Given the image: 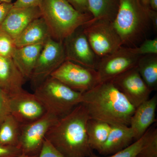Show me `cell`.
<instances>
[{"label":"cell","mask_w":157,"mask_h":157,"mask_svg":"<svg viewBox=\"0 0 157 157\" xmlns=\"http://www.w3.org/2000/svg\"><path fill=\"white\" fill-rule=\"evenodd\" d=\"M82 104L90 118L110 125L129 126L136 108L111 81L100 82L82 94Z\"/></svg>","instance_id":"1"},{"label":"cell","mask_w":157,"mask_h":157,"mask_svg":"<svg viewBox=\"0 0 157 157\" xmlns=\"http://www.w3.org/2000/svg\"><path fill=\"white\" fill-rule=\"evenodd\" d=\"M90 118L82 103L67 115L59 119L45 138L64 157H89L93 152L86 132Z\"/></svg>","instance_id":"2"},{"label":"cell","mask_w":157,"mask_h":157,"mask_svg":"<svg viewBox=\"0 0 157 157\" xmlns=\"http://www.w3.org/2000/svg\"><path fill=\"white\" fill-rule=\"evenodd\" d=\"M148 0H120L113 25L122 45L137 48L146 39L151 21Z\"/></svg>","instance_id":"3"},{"label":"cell","mask_w":157,"mask_h":157,"mask_svg":"<svg viewBox=\"0 0 157 157\" xmlns=\"http://www.w3.org/2000/svg\"><path fill=\"white\" fill-rule=\"evenodd\" d=\"M39 8L51 37L58 42H63L93 18L90 13L77 11L67 0H43Z\"/></svg>","instance_id":"4"},{"label":"cell","mask_w":157,"mask_h":157,"mask_svg":"<svg viewBox=\"0 0 157 157\" xmlns=\"http://www.w3.org/2000/svg\"><path fill=\"white\" fill-rule=\"evenodd\" d=\"M35 88L34 94L47 112L59 119L67 115L82 103V93L71 89L51 76Z\"/></svg>","instance_id":"5"},{"label":"cell","mask_w":157,"mask_h":157,"mask_svg":"<svg viewBox=\"0 0 157 157\" xmlns=\"http://www.w3.org/2000/svg\"><path fill=\"white\" fill-rule=\"evenodd\" d=\"M83 27V30L94 53L100 59L113 53L123 46L111 21L92 19Z\"/></svg>","instance_id":"6"},{"label":"cell","mask_w":157,"mask_h":157,"mask_svg":"<svg viewBox=\"0 0 157 157\" xmlns=\"http://www.w3.org/2000/svg\"><path fill=\"white\" fill-rule=\"evenodd\" d=\"M50 76L71 89L82 94L91 90L101 82L95 69L69 60L65 61Z\"/></svg>","instance_id":"7"},{"label":"cell","mask_w":157,"mask_h":157,"mask_svg":"<svg viewBox=\"0 0 157 157\" xmlns=\"http://www.w3.org/2000/svg\"><path fill=\"white\" fill-rule=\"evenodd\" d=\"M58 120L55 116L47 113L36 121L21 124L18 147L22 154L39 155L46 134Z\"/></svg>","instance_id":"8"},{"label":"cell","mask_w":157,"mask_h":157,"mask_svg":"<svg viewBox=\"0 0 157 157\" xmlns=\"http://www.w3.org/2000/svg\"><path fill=\"white\" fill-rule=\"evenodd\" d=\"M140 56L136 48L122 46L113 53L100 59L96 70L101 82L111 81L135 67Z\"/></svg>","instance_id":"9"},{"label":"cell","mask_w":157,"mask_h":157,"mask_svg":"<svg viewBox=\"0 0 157 157\" xmlns=\"http://www.w3.org/2000/svg\"><path fill=\"white\" fill-rule=\"evenodd\" d=\"M66 60L63 42L48 38L44 43L31 76L34 87L50 76Z\"/></svg>","instance_id":"10"},{"label":"cell","mask_w":157,"mask_h":157,"mask_svg":"<svg viewBox=\"0 0 157 157\" xmlns=\"http://www.w3.org/2000/svg\"><path fill=\"white\" fill-rule=\"evenodd\" d=\"M9 98V113L21 124L36 121L48 113L35 94L24 89Z\"/></svg>","instance_id":"11"},{"label":"cell","mask_w":157,"mask_h":157,"mask_svg":"<svg viewBox=\"0 0 157 157\" xmlns=\"http://www.w3.org/2000/svg\"><path fill=\"white\" fill-rule=\"evenodd\" d=\"M63 43L66 60L96 70L100 59L91 47L82 26L67 37Z\"/></svg>","instance_id":"12"},{"label":"cell","mask_w":157,"mask_h":157,"mask_svg":"<svg viewBox=\"0 0 157 157\" xmlns=\"http://www.w3.org/2000/svg\"><path fill=\"white\" fill-rule=\"evenodd\" d=\"M111 81L135 108L149 99L152 92L140 76L137 66Z\"/></svg>","instance_id":"13"},{"label":"cell","mask_w":157,"mask_h":157,"mask_svg":"<svg viewBox=\"0 0 157 157\" xmlns=\"http://www.w3.org/2000/svg\"><path fill=\"white\" fill-rule=\"evenodd\" d=\"M42 17L39 7L26 8L13 7L4 20L0 28L15 39L34 20Z\"/></svg>","instance_id":"14"},{"label":"cell","mask_w":157,"mask_h":157,"mask_svg":"<svg viewBox=\"0 0 157 157\" xmlns=\"http://www.w3.org/2000/svg\"><path fill=\"white\" fill-rule=\"evenodd\" d=\"M157 106V96L155 95L136 107L129 125L134 134L135 141L141 138L151 126L156 121Z\"/></svg>","instance_id":"15"},{"label":"cell","mask_w":157,"mask_h":157,"mask_svg":"<svg viewBox=\"0 0 157 157\" xmlns=\"http://www.w3.org/2000/svg\"><path fill=\"white\" fill-rule=\"evenodd\" d=\"M25 79L11 58L0 56V89L8 95L23 89Z\"/></svg>","instance_id":"16"},{"label":"cell","mask_w":157,"mask_h":157,"mask_svg":"<svg viewBox=\"0 0 157 157\" xmlns=\"http://www.w3.org/2000/svg\"><path fill=\"white\" fill-rule=\"evenodd\" d=\"M134 140L132 129L129 126L117 124L111 125L106 142L99 154L108 156L126 148Z\"/></svg>","instance_id":"17"},{"label":"cell","mask_w":157,"mask_h":157,"mask_svg":"<svg viewBox=\"0 0 157 157\" xmlns=\"http://www.w3.org/2000/svg\"><path fill=\"white\" fill-rule=\"evenodd\" d=\"M50 37L48 26L41 17L32 21L14 39V43L17 48L44 44Z\"/></svg>","instance_id":"18"},{"label":"cell","mask_w":157,"mask_h":157,"mask_svg":"<svg viewBox=\"0 0 157 157\" xmlns=\"http://www.w3.org/2000/svg\"><path fill=\"white\" fill-rule=\"evenodd\" d=\"M44 44L17 48L14 51L12 57V60L25 80L30 79Z\"/></svg>","instance_id":"19"},{"label":"cell","mask_w":157,"mask_h":157,"mask_svg":"<svg viewBox=\"0 0 157 157\" xmlns=\"http://www.w3.org/2000/svg\"><path fill=\"white\" fill-rule=\"evenodd\" d=\"M109 124L90 118L86 124V132L90 147L98 152L101 150L107 140L110 132Z\"/></svg>","instance_id":"20"},{"label":"cell","mask_w":157,"mask_h":157,"mask_svg":"<svg viewBox=\"0 0 157 157\" xmlns=\"http://www.w3.org/2000/svg\"><path fill=\"white\" fill-rule=\"evenodd\" d=\"M120 0H88L93 19H104L113 22L119 8Z\"/></svg>","instance_id":"21"},{"label":"cell","mask_w":157,"mask_h":157,"mask_svg":"<svg viewBox=\"0 0 157 157\" xmlns=\"http://www.w3.org/2000/svg\"><path fill=\"white\" fill-rule=\"evenodd\" d=\"M137 68L141 78L152 91L157 89V54L141 56Z\"/></svg>","instance_id":"22"},{"label":"cell","mask_w":157,"mask_h":157,"mask_svg":"<svg viewBox=\"0 0 157 157\" xmlns=\"http://www.w3.org/2000/svg\"><path fill=\"white\" fill-rule=\"evenodd\" d=\"M21 124L11 114L7 115L0 124V142L6 145L18 147Z\"/></svg>","instance_id":"23"},{"label":"cell","mask_w":157,"mask_h":157,"mask_svg":"<svg viewBox=\"0 0 157 157\" xmlns=\"http://www.w3.org/2000/svg\"><path fill=\"white\" fill-rule=\"evenodd\" d=\"M136 157H157L156 128H149L145 132L143 144Z\"/></svg>","instance_id":"24"},{"label":"cell","mask_w":157,"mask_h":157,"mask_svg":"<svg viewBox=\"0 0 157 157\" xmlns=\"http://www.w3.org/2000/svg\"><path fill=\"white\" fill-rule=\"evenodd\" d=\"M16 48L14 39L0 28V56L12 58Z\"/></svg>","instance_id":"25"},{"label":"cell","mask_w":157,"mask_h":157,"mask_svg":"<svg viewBox=\"0 0 157 157\" xmlns=\"http://www.w3.org/2000/svg\"><path fill=\"white\" fill-rule=\"evenodd\" d=\"M144 139V135L126 148L107 156H100L92 152L89 157H136L143 144Z\"/></svg>","instance_id":"26"},{"label":"cell","mask_w":157,"mask_h":157,"mask_svg":"<svg viewBox=\"0 0 157 157\" xmlns=\"http://www.w3.org/2000/svg\"><path fill=\"white\" fill-rule=\"evenodd\" d=\"M136 48L140 56L157 54V38L144 39Z\"/></svg>","instance_id":"27"},{"label":"cell","mask_w":157,"mask_h":157,"mask_svg":"<svg viewBox=\"0 0 157 157\" xmlns=\"http://www.w3.org/2000/svg\"><path fill=\"white\" fill-rule=\"evenodd\" d=\"M38 157H64L45 138Z\"/></svg>","instance_id":"28"},{"label":"cell","mask_w":157,"mask_h":157,"mask_svg":"<svg viewBox=\"0 0 157 157\" xmlns=\"http://www.w3.org/2000/svg\"><path fill=\"white\" fill-rule=\"evenodd\" d=\"M22 155L18 147L6 145L0 142V157H18Z\"/></svg>","instance_id":"29"},{"label":"cell","mask_w":157,"mask_h":157,"mask_svg":"<svg viewBox=\"0 0 157 157\" xmlns=\"http://www.w3.org/2000/svg\"><path fill=\"white\" fill-rule=\"evenodd\" d=\"M9 114V95L0 89V124Z\"/></svg>","instance_id":"30"},{"label":"cell","mask_w":157,"mask_h":157,"mask_svg":"<svg viewBox=\"0 0 157 157\" xmlns=\"http://www.w3.org/2000/svg\"><path fill=\"white\" fill-rule=\"evenodd\" d=\"M77 11L82 13H90L88 0H67Z\"/></svg>","instance_id":"31"},{"label":"cell","mask_w":157,"mask_h":157,"mask_svg":"<svg viewBox=\"0 0 157 157\" xmlns=\"http://www.w3.org/2000/svg\"><path fill=\"white\" fill-rule=\"evenodd\" d=\"M43 0H17L13 3V7L26 8L39 7Z\"/></svg>","instance_id":"32"},{"label":"cell","mask_w":157,"mask_h":157,"mask_svg":"<svg viewBox=\"0 0 157 157\" xmlns=\"http://www.w3.org/2000/svg\"><path fill=\"white\" fill-rule=\"evenodd\" d=\"M13 7V3L0 2V27L10 10Z\"/></svg>","instance_id":"33"},{"label":"cell","mask_w":157,"mask_h":157,"mask_svg":"<svg viewBox=\"0 0 157 157\" xmlns=\"http://www.w3.org/2000/svg\"><path fill=\"white\" fill-rule=\"evenodd\" d=\"M149 16L151 21V25H152L155 32L157 31V11L150 9Z\"/></svg>","instance_id":"34"},{"label":"cell","mask_w":157,"mask_h":157,"mask_svg":"<svg viewBox=\"0 0 157 157\" xmlns=\"http://www.w3.org/2000/svg\"><path fill=\"white\" fill-rule=\"evenodd\" d=\"M148 3L152 10L157 11V0H148Z\"/></svg>","instance_id":"35"},{"label":"cell","mask_w":157,"mask_h":157,"mask_svg":"<svg viewBox=\"0 0 157 157\" xmlns=\"http://www.w3.org/2000/svg\"><path fill=\"white\" fill-rule=\"evenodd\" d=\"M12 0H0V2L10 3Z\"/></svg>","instance_id":"36"},{"label":"cell","mask_w":157,"mask_h":157,"mask_svg":"<svg viewBox=\"0 0 157 157\" xmlns=\"http://www.w3.org/2000/svg\"><path fill=\"white\" fill-rule=\"evenodd\" d=\"M18 157H38V155L37 156H28L26 155L22 154L20 156Z\"/></svg>","instance_id":"37"}]
</instances>
